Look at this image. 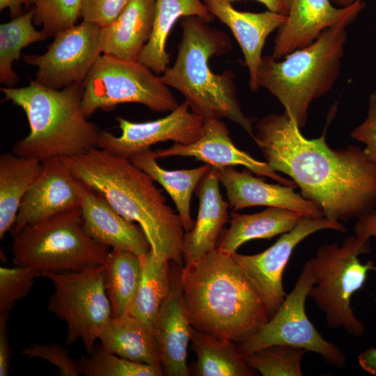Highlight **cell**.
<instances>
[{"mask_svg":"<svg viewBox=\"0 0 376 376\" xmlns=\"http://www.w3.org/2000/svg\"><path fill=\"white\" fill-rule=\"evenodd\" d=\"M252 138L274 171L289 175L324 217L357 219L376 207V165L357 146L333 149L324 130L308 139L284 111L264 116Z\"/></svg>","mask_w":376,"mask_h":376,"instance_id":"6da1fadb","label":"cell"},{"mask_svg":"<svg viewBox=\"0 0 376 376\" xmlns=\"http://www.w3.org/2000/svg\"><path fill=\"white\" fill-rule=\"evenodd\" d=\"M60 158L77 180L100 193L124 218L139 224L156 257L182 265V219L146 173L129 159L97 147Z\"/></svg>","mask_w":376,"mask_h":376,"instance_id":"7a4b0ae2","label":"cell"},{"mask_svg":"<svg viewBox=\"0 0 376 376\" xmlns=\"http://www.w3.org/2000/svg\"><path fill=\"white\" fill-rule=\"evenodd\" d=\"M180 288L192 327L217 338L242 342L269 320L256 286L231 255L217 249L185 263Z\"/></svg>","mask_w":376,"mask_h":376,"instance_id":"3957f363","label":"cell"},{"mask_svg":"<svg viewBox=\"0 0 376 376\" xmlns=\"http://www.w3.org/2000/svg\"><path fill=\"white\" fill-rule=\"evenodd\" d=\"M197 16L180 19L182 39L174 63L160 75L169 87L178 91L192 113L204 120L226 118L254 136L253 120L243 112L237 98L233 71L213 72L212 56L228 53L232 41L225 32Z\"/></svg>","mask_w":376,"mask_h":376,"instance_id":"277c9868","label":"cell"},{"mask_svg":"<svg viewBox=\"0 0 376 376\" xmlns=\"http://www.w3.org/2000/svg\"><path fill=\"white\" fill-rule=\"evenodd\" d=\"M1 91L24 111L30 127L29 134L14 144V154L42 161L97 147L101 130L83 112L81 84L55 90L30 79L26 86H3Z\"/></svg>","mask_w":376,"mask_h":376,"instance_id":"5b68a950","label":"cell"},{"mask_svg":"<svg viewBox=\"0 0 376 376\" xmlns=\"http://www.w3.org/2000/svg\"><path fill=\"white\" fill-rule=\"evenodd\" d=\"M346 27H330L313 42L280 60L262 57L257 74L259 88L272 94L300 129L306 125L310 104L328 93L340 75Z\"/></svg>","mask_w":376,"mask_h":376,"instance_id":"8992f818","label":"cell"},{"mask_svg":"<svg viewBox=\"0 0 376 376\" xmlns=\"http://www.w3.org/2000/svg\"><path fill=\"white\" fill-rule=\"evenodd\" d=\"M13 237L14 265L31 267L40 274L103 265L111 249L86 233L80 207L28 225Z\"/></svg>","mask_w":376,"mask_h":376,"instance_id":"52a82bcc","label":"cell"},{"mask_svg":"<svg viewBox=\"0 0 376 376\" xmlns=\"http://www.w3.org/2000/svg\"><path fill=\"white\" fill-rule=\"evenodd\" d=\"M370 251V240L348 237L341 246H321L308 260L315 283L308 297L324 313L330 328H343L356 337L364 334L365 326L354 314L351 297L363 287L368 272L376 270L373 262L362 264L359 259Z\"/></svg>","mask_w":376,"mask_h":376,"instance_id":"ba28073f","label":"cell"},{"mask_svg":"<svg viewBox=\"0 0 376 376\" xmlns=\"http://www.w3.org/2000/svg\"><path fill=\"white\" fill-rule=\"evenodd\" d=\"M81 107L91 118L124 103H139L156 112H171L178 102L169 87L147 65L101 54L81 83Z\"/></svg>","mask_w":376,"mask_h":376,"instance_id":"9c48e42d","label":"cell"},{"mask_svg":"<svg viewBox=\"0 0 376 376\" xmlns=\"http://www.w3.org/2000/svg\"><path fill=\"white\" fill-rule=\"evenodd\" d=\"M105 266L81 271L44 272L54 290L47 309L67 325L66 343L80 340L89 354L104 327L112 316L111 306L104 284Z\"/></svg>","mask_w":376,"mask_h":376,"instance_id":"30bf717a","label":"cell"},{"mask_svg":"<svg viewBox=\"0 0 376 376\" xmlns=\"http://www.w3.org/2000/svg\"><path fill=\"white\" fill-rule=\"evenodd\" d=\"M315 283L309 261L307 260L291 292L269 320L255 334L237 343L242 355L272 345H288L313 352L337 368H343L346 359L342 350L327 341L308 318L305 302Z\"/></svg>","mask_w":376,"mask_h":376,"instance_id":"8fae6325","label":"cell"},{"mask_svg":"<svg viewBox=\"0 0 376 376\" xmlns=\"http://www.w3.org/2000/svg\"><path fill=\"white\" fill-rule=\"evenodd\" d=\"M100 31L83 21L56 33L44 54L23 55V60L38 67L35 81L45 87L61 90L81 84L102 53Z\"/></svg>","mask_w":376,"mask_h":376,"instance_id":"7c38bea8","label":"cell"},{"mask_svg":"<svg viewBox=\"0 0 376 376\" xmlns=\"http://www.w3.org/2000/svg\"><path fill=\"white\" fill-rule=\"evenodd\" d=\"M331 229L344 233L346 228L339 221L325 217H304L290 231L283 234L269 248L254 255H231L260 292L269 319L283 302L286 293L283 274L295 246L310 235Z\"/></svg>","mask_w":376,"mask_h":376,"instance_id":"4fadbf2b","label":"cell"},{"mask_svg":"<svg viewBox=\"0 0 376 376\" xmlns=\"http://www.w3.org/2000/svg\"><path fill=\"white\" fill-rule=\"evenodd\" d=\"M116 119L121 135L101 130L97 147L127 159L160 142L194 143L201 137L205 120L192 113L185 100L166 116L152 121L134 123L120 116Z\"/></svg>","mask_w":376,"mask_h":376,"instance_id":"5bb4252c","label":"cell"},{"mask_svg":"<svg viewBox=\"0 0 376 376\" xmlns=\"http://www.w3.org/2000/svg\"><path fill=\"white\" fill-rule=\"evenodd\" d=\"M365 6L363 0L343 8L334 6L331 0H290L286 20L277 30L272 56L280 60L313 42L330 27L347 26Z\"/></svg>","mask_w":376,"mask_h":376,"instance_id":"9a60e30c","label":"cell"},{"mask_svg":"<svg viewBox=\"0 0 376 376\" xmlns=\"http://www.w3.org/2000/svg\"><path fill=\"white\" fill-rule=\"evenodd\" d=\"M42 173L24 196L10 233L16 235L28 225L80 207L79 181L60 157L42 161Z\"/></svg>","mask_w":376,"mask_h":376,"instance_id":"2e32d148","label":"cell"},{"mask_svg":"<svg viewBox=\"0 0 376 376\" xmlns=\"http://www.w3.org/2000/svg\"><path fill=\"white\" fill-rule=\"evenodd\" d=\"M155 157H191L212 167L220 169L242 166L260 176L268 177L279 184L296 188L292 180L285 178L270 168L266 162L256 159L238 148L230 136V132L221 119H205L201 137L194 143H174L165 149L153 150Z\"/></svg>","mask_w":376,"mask_h":376,"instance_id":"e0dca14e","label":"cell"},{"mask_svg":"<svg viewBox=\"0 0 376 376\" xmlns=\"http://www.w3.org/2000/svg\"><path fill=\"white\" fill-rule=\"evenodd\" d=\"M217 169L233 212L253 206H267L291 210L305 217H324L317 205L295 192L294 187L267 183L253 176L246 168L242 171L233 166Z\"/></svg>","mask_w":376,"mask_h":376,"instance_id":"ac0fdd59","label":"cell"},{"mask_svg":"<svg viewBox=\"0 0 376 376\" xmlns=\"http://www.w3.org/2000/svg\"><path fill=\"white\" fill-rule=\"evenodd\" d=\"M79 191L82 226L89 237L111 249L127 250L139 257L150 251L139 225L124 218L100 193L81 181Z\"/></svg>","mask_w":376,"mask_h":376,"instance_id":"d6986e66","label":"cell"},{"mask_svg":"<svg viewBox=\"0 0 376 376\" xmlns=\"http://www.w3.org/2000/svg\"><path fill=\"white\" fill-rule=\"evenodd\" d=\"M208 12L227 26L237 41L249 70V88H259L258 70L267 37L285 22L287 15L267 10L240 11L228 0H202Z\"/></svg>","mask_w":376,"mask_h":376,"instance_id":"ffe728a7","label":"cell"},{"mask_svg":"<svg viewBox=\"0 0 376 376\" xmlns=\"http://www.w3.org/2000/svg\"><path fill=\"white\" fill-rule=\"evenodd\" d=\"M162 367L169 376H188L187 347L192 326L187 314L180 288V279L171 283L153 324Z\"/></svg>","mask_w":376,"mask_h":376,"instance_id":"44dd1931","label":"cell"},{"mask_svg":"<svg viewBox=\"0 0 376 376\" xmlns=\"http://www.w3.org/2000/svg\"><path fill=\"white\" fill-rule=\"evenodd\" d=\"M219 183L217 169L212 167L196 188L199 207L192 229L184 235L185 263L216 249L221 229L229 219V204L222 198Z\"/></svg>","mask_w":376,"mask_h":376,"instance_id":"7402d4cb","label":"cell"},{"mask_svg":"<svg viewBox=\"0 0 376 376\" xmlns=\"http://www.w3.org/2000/svg\"><path fill=\"white\" fill-rule=\"evenodd\" d=\"M155 0H130L117 18L101 28L102 54L137 61L152 35Z\"/></svg>","mask_w":376,"mask_h":376,"instance_id":"603a6c76","label":"cell"},{"mask_svg":"<svg viewBox=\"0 0 376 376\" xmlns=\"http://www.w3.org/2000/svg\"><path fill=\"white\" fill-rule=\"evenodd\" d=\"M304 217L296 211L273 207L249 214L233 212L230 226L218 240L217 249L232 255L248 241L271 239L292 230Z\"/></svg>","mask_w":376,"mask_h":376,"instance_id":"cb8c5ba5","label":"cell"},{"mask_svg":"<svg viewBox=\"0 0 376 376\" xmlns=\"http://www.w3.org/2000/svg\"><path fill=\"white\" fill-rule=\"evenodd\" d=\"M187 16H197L210 22L214 19L202 0H155L152 35L137 61L162 75L169 67L170 56L166 52L169 35L175 22Z\"/></svg>","mask_w":376,"mask_h":376,"instance_id":"d4e9b609","label":"cell"},{"mask_svg":"<svg viewBox=\"0 0 376 376\" xmlns=\"http://www.w3.org/2000/svg\"><path fill=\"white\" fill-rule=\"evenodd\" d=\"M42 162L13 152L0 155V239L14 226L21 202L43 171Z\"/></svg>","mask_w":376,"mask_h":376,"instance_id":"484cf974","label":"cell"},{"mask_svg":"<svg viewBox=\"0 0 376 376\" xmlns=\"http://www.w3.org/2000/svg\"><path fill=\"white\" fill-rule=\"evenodd\" d=\"M98 340L105 349L120 357L162 366L153 327L129 314L111 317Z\"/></svg>","mask_w":376,"mask_h":376,"instance_id":"4316f807","label":"cell"},{"mask_svg":"<svg viewBox=\"0 0 376 376\" xmlns=\"http://www.w3.org/2000/svg\"><path fill=\"white\" fill-rule=\"evenodd\" d=\"M129 159L166 190L176 207L185 232L190 231L194 225L190 213L191 196L212 166L205 164L195 169L166 170L157 164L150 148L136 154Z\"/></svg>","mask_w":376,"mask_h":376,"instance_id":"83f0119b","label":"cell"},{"mask_svg":"<svg viewBox=\"0 0 376 376\" xmlns=\"http://www.w3.org/2000/svg\"><path fill=\"white\" fill-rule=\"evenodd\" d=\"M190 340L197 357L194 375H258L238 352L236 343L217 338L194 327L191 330Z\"/></svg>","mask_w":376,"mask_h":376,"instance_id":"f1b7e54d","label":"cell"},{"mask_svg":"<svg viewBox=\"0 0 376 376\" xmlns=\"http://www.w3.org/2000/svg\"><path fill=\"white\" fill-rule=\"evenodd\" d=\"M104 284L113 318L127 315L141 276V260L125 249H110L106 263Z\"/></svg>","mask_w":376,"mask_h":376,"instance_id":"f546056e","label":"cell"},{"mask_svg":"<svg viewBox=\"0 0 376 376\" xmlns=\"http://www.w3.org/2000/svg\"><path fill=\"white\" fill-rule=\"evenodd\" d=\"M139 284L128 314L153 326L160 306L171 288L169 262L151 251L140 257Z\"/></svg>","mask_w":376,"mask_h":376,"instance_id":"4dcf8cb0","label":"cell"},{"mask_svg":"<svg viewBox=\"0 0 376 376\" xmlns=\"http://www.w3.org/2000/svg\"><path fill=\"white\" fill-rule=\"evenodd\" d=\"M33 15L31 7L22 15L0 25V83L5 87H15L19 81L13 63L19 60L22 49L47 38L42 31L36 30L33 25Z\"/></svg>","mask_w":376,"mask_h":376,"instance_id":"1f68e13d","label":"cell"},{"mask_svg":"<svg viewBox=\"0 0 376 376\" xmlns=\"http://www.w3.org/2000/svg\"><path fill=\"white\" fill-rule=\"evenodd\" d=\"M79 375L84 376H161L162 367L134 362L120 357L105 349L101 344L95 345L87 355L77 361Z\"/></svg>","mask_w":376,"mask_h":376,"instance_id":"d6a6232c","label":"cell"},{"mask_svg":"<svg viewBox=\"0 0 376 376\" xmlns=\"http://www.w3.org/2000/svg\"><path fill=\"white\" fill-rule=\"evenodd\" d=\"M306 350L288 345H272L242 355L249 366L263 376H301Z\"/></svg>","mask_w":376,"mask_h":376,"instance_id":"836d02e7","label":"cell"},{"mask_svg":"<svg viewBox=\"0 0 376 376\" xmlns=\"http://www.w3.org/2000/svg\"><path fill=\"white\" fill-rule=\"evenodd\" d=\"M83 0H32L33 24L42 26L47 38L76 24Z\"/></svg>","mask_w":376,"mask_h":376,"instance_id":"e575fe53","label":"cell"},{"mask_svg":"<svg viewBox=\"0 0 376 376\" xmlns=\"http://www.w3.org/2000/svg\"><path fill=\"white\" fill-rule=\"evenodd\" d=\"M39 276L40 272L29 267H1L0 312L10 313L17 301L28 295Z\"/></svg>","mask_w":376,"mask_h":376,"instance_id":"d590c367","label":"cell"},{"mask_svg":"<svg viewBox=\"0 0 376 376\" xmlns=\"http://www.w3.org/2000/svg\"><path fill=\"white\" fill-rule=\"evenodd\" d=\"M21 354L29 358L47 361L58 369L59 375H79L77 363L70 357L69 350L61 344H31L23 348Z\"/></svg>","mask_w":376,"mask_h":376,"instance_id":"8d00e7d4","label":"cell"},{"mask_svg":"<svg viewBox=\"0 0 376 376\" xmlns=\"http://www.w3.org/2000/svg\"><path fill=\"white\" fill-rule=\"evenodd\" d=\"M130 0H83L81 17L83 21L100 28L113 22Z\"/></svg>","mask_w":376,"mask_h":376,"instance_id":"74e56055","label":"cell"},{"mask_svg":"<svg viewBox=\"0 0 376 376\" xmlns=\"http://www.w3.org/2000/svg\"><path fill=\"white\" fill-rule=\"evenodd\" d=\"M350 136L365 144L364 152L376 165V91L369 95L366 119L351 132Z\"/></svg>","mask_w":376,"mask_h":376,"instance_id":"f35d334b","label":"cell"},{"mask_svg":"<svg viewBox=\"0 0 376 376\" xmlns=\"http://www.w3.org/2000/svg\"><path fill=\"white\" fill-rule=\"evenodd\" d=\"M8 313L0 312V376L9 375L12 359L8 330Z\"/></svg>","mask_w":376,"mask_h":376,"instance_id":"ab89813d","label":"cell"},{"mask_svg":"<svg viewBox=\"0 0 376 376\" xmlns=\"http://www.w3.org/2000/svg\"><path fill=\"white\" fill-rule=\"evenodd\" d=\"M355 236L362 240H370L376 236V210H373L357 219L354 226Z\"/></svg>","mask_w":376,"mask_h":376,"instance_id":"60d3db41","label":"cell"},{"mask_svg":"<svg viewBox=\"0 0 376 376\" xmlns=\"http://www.w3.org/2000/svg\"><path fill=\"white\" fill-rule=\"evenodd\" d=\"M32 6V0H0V10L8 8L12 19L24 13V6L31 8Z\"/></svg>","mask_w":376,"mask_h":376,"instance_id":"b9f144b4","label":"cell"},{"mask_svg":"<svg viewBox=\"0 0 376 376\" xmlns=\"http://www.w3.org/2000/svg\"><path fill=\"white\" fill-rule=\"evenodd\" d=\"M359 364L368 373L376 375V347H370L358 357Z\"/></svg>","mask_w":376,"mask_h":376,"instance_id":"7bdbcfd3","label":"cell"},{"mask_svg":"<svg viewBox=\"0 0 376 376\" xmlns=\"http://www.w3.org/2000/svg\"><path fill=\"white\" fill-rule=\"evenodd\" d=\"M231 3L241 0H228ZM263 3L268 10L287 15L290 0H255Z\"/></svg>","mask_w":376,"mask_h":376,"instance_id":"ee69618b","label":"cell"},{"mask_svg":"<svg viewBox=\"0 0 376 376\" xmlns=\"http://www.w3.org/2000/svg\"><path fill=\"white\" fill-rule=\"evenodd\" d=\"M356 0H331V2L341 8L352 4Z\"/></svg>","mask_w":376,"mask_h":376,"instance_id":"f6af8a7d","label":"cell"}]
</instances>
